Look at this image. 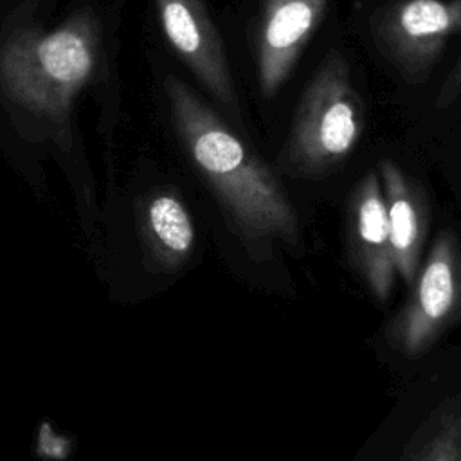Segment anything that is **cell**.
I'll return each instance as SVG.
<instances>
[{
	"label": "cell",
	"instance_id": "1",
	"mask_svg": "<svg viewBox=\"0 0 461 461\" xmlns=\"http://www.w3.org/2000/svg\"><path fill=\"white\" fill-rule=\"evenodd\" d=\"M171 121L194 164L254 229L292 238L294 211L270 169L182 79L169 76Z\"/></svg>",
	"mask_w": 461,
	"mask_h": 461
},
{
	"label": "cell",
	"instance_id": "2",
	"mask_svg": "<svg viewBox=\"0 0 461 461\" xmlns=\"http://www.w3.org/2000/svg\"><path fill=\"white\" fill-rule=\"evenodd\" d=\"M97 58V20L77 13L52 31L11 36L0 47V86L32 115L63 124L92 79Z\"/></svg>",
	"mask_w": 461,
	"mask_h": 461
},
{
	"label": "cell",
	"instance_id": "3",
	"mask_svg": "<svg viewBox=\"0 0 461 461\" xmlns=\"http://www.w3.org/2000/svg\"><path fill=\"white\" fill-rule=\"evenodd\" d=\"M364 130V108L348 59L330 50L294 112L285 160L303 173H322L351 155Z\"/></svg>",
	"mask_w": 461,
	"mask_h": 461
},
{
	"label": "cell",
	"instance_id": "4",
	"mask_svg": "<svg viewBox=\"0 0 461 461\" xmlns=\"http://www.w3.org/2000/svg\"><path fill=\"white\" fill-rule=\"evenodd\" d=\"M412 285L391 324V340L407 357L427 351L461 313V249L452 232L438 234Z\"/></svg>",
	"mask_w": 461,
	"mask_h": 461
},
{
	"label": "cell",
	"instance_id": "5",
	"mask_svg": "<svg viewBox=\"0 0 461 461\" xmlns=\"http://www.w3.org/2000/svg\"><path fill=\"white\" fill-rule=\"evenodd\" d=\"M461 32V0H398L375 16L380 52L411 83L423 81Z\"/></svg>",
	"mask_w": 461,
	"mask_h": 461
},
{
	"label": "cell",
	"instance_id": "6",
	"mask_svg": "<svg viewBox=\"0 0 461 461\" xmlns=\"http://www.w3.org/2000/svg\"><path fill=\"white\" fill-rule=\"evenodd\" d=\"M155 5L173 50L212 97L238 117L240 104L223 41L203 0H155Z\"/></svg>",
	"mask_w": 461,
	"mask_h": 461
},
{
	"label": "cell",
	"instance_id": "7",
	"mask_svg": "<svg viewBox=\"0 0 461 461\" xmlns=\"http://www.w3.org/2000/svg\"><path fill=\"white\" fill-rule=\"evenodd\" d=\"M330 0H263L258 27V83L272 99L324 18Z\"/></svg>",
	"mask_w": 461,
	"mask_h": 461
},
{
	"label": "cell",
	"instance_id": "8",
	"mask_svg": "<svg viewBox=\"0 0 461 461\" xmlns=\"http://www.w3.org/2000/svg\"><path fill=\"white\" fill-rule=\"evenodd\" d=\"M353 256L369 290L380 301L391 295L394 261L387 207L378 171H369L355 187L351 198Z\"/></svg>",
	"mask_w": 461,
	"mask_h": 461
},
{
	"label": "cell",
	"instance_id": "9",
	"mask_svg": "<svg viewBox=\"0 0 461 461\" xmlns=\"http://www.w3.org/2000/svg\"><path fill=\"white\" fill-rule=\"evenodd\" d=\"M378 175L387 207L394 270L407 285H412L421 267L427 229L423 200L414 182L393 160H382Z\"/></svg>",
	"mask_w": 461,
	"mask_h": 461
},
{
	"label": "cell",
	"instance_id": "10",
	"mask_svg": "<svg viewBox=\"0 0 461 461\" xmlns=\"http://www.w3.org/2000/svg\"><path fill=\"white\" fill-rule=\"evenodd\" d=\"M414 461H461V396L443 402Z\"/></svg>",
	"mask_w": 461,
	"mask_h": 461
},
{
	"label": "cell",
	"instance_id": "11",
	"mask_svg": "<svg viewBox=\"0 0 461 461\" xmlns=\"http://www.w3.org/2000/svg\"><path fill=\"white\" fill-rule=\"evenodd\" d=\"M151 229L157 238L173 252H187L193 245V225L184 205L171 194L151 200L148 209Z\"/></svg>",
	"mask_w": 461,
	"mask_h": 461
},
{
	"label": "cell",
	"instance_id": "12",
	"mask_svg": "<svg viewBox=\"0 0 461 461\" xmlns=\"http://www.w3.org/2000/svg\"><path fill=\"white\" fill-rule=\"evenodd\" d=\"M461 97V54L450 68L448 76L441 83V88L436 95V108H448Z\"/></svg>",
	"mask_w": 461,
	"mask_h": 461
}]
</instances>
